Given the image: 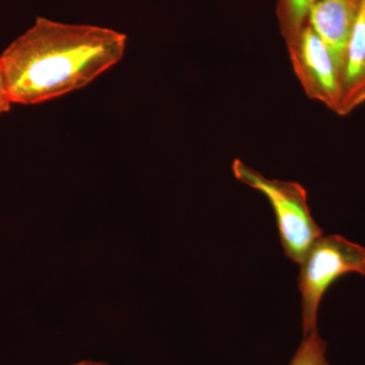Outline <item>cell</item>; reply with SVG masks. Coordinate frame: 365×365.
I'll return each mask as SVG.
<instances>
[{
    "label": "cell",
    "instance_id": "7",
    "mask_svg": "<svg viewBox=\"0 0 365 365\" xmlns=\"http://www.w3.org/2000/svg\"><path fill=\"white\" fill-rule=\"evenodd\" d=\"M317 0H279L278 16L287 43L294 40L307 24L309 9Z\"/></svg>",
    "mask_w": 365,
    "mask_h": 365
},
{
    "label": "cell",
    "instance_id": "3",
    "mask_svg": "<svg viewBox=\"0 0 365 365\" xmlns=\"http://www.w3.org/2000/svg\"><path fill=\"white\" fill-rule=\"evenodd\" d=\"M299 266V289L304 337L318 331L319 307L329 288L347 274L365 276V248L342 235H322L307 250Z\"/></svg>",
    "mask_w": 365,
    "mask_h": 365
},
{
    "label": "cell",
    "instance_id": "10",
    "mask_svg": "<svg viewBox=\"0 0 365 365\" xmlns=\"http://www.w3.org/2000/svg\"><path fill=\"white\" fill-rule=\"evenodd\" d=\"M71 365H109L105 364V362H97V361H88V360H85V361L78 362V364H74Z\"/></svg>",
    "mask_w": 365,
    "mask_h": 365
},
{
    "label": "cell",
    "instance_id": "5",
    "mask_svg": "<svg viewBox=\"0 0 365 365\" xmlns=\"http://www.w3.org/2000/svg\"><path fill=\"white\" fill-rule=\"evenodd\" d=\"M362 0H317L309 9L307 25L323 41L340 72Z\"/></svg>",
    "mask_w": 365,
    "mask_h": 365
},
{
    "label": "cell",
    "instance_id": "6",
    "mask_svg": "<svg viewBox=\"0 0 365 365\" xmlns=\"http://www.w3.org/2000/svg\"><path fill=\"white\" fill-rule=\"evenodd\" d=\"M365 104V0L346 50L341 72V116Z\"/></svg>",
    "mask_w": 365,
    "mask_h": 365
},
{
    "label": "cell",
    "instance_id": "9",
    "mask_svg": "<svg viewBox=\"0 0 365 365\" xmlns=\"http://www.w3.org/2000/svg\"><path fill=\"white\" fill-rule=\"evenodd\" d=\"M11 104H13V102H11V97H9L6 78H4V71H2L1 66H0V115L9 112Z\"/></svg>",
    "mask_w": 365,
    "mask_h": 365
},
{
    "label": "cell",
    "instance_id": "4",
    "mask_svg": "<svg viewBox=\"0 0 365 365\" xmlns=\"http://www.w3.org/2000/svg\"><path fill=\"white\" fill-rule=\"evenodd\" d=\"M290 61L307 97L339 113L341 72L318 35L309 25L287 43Z\"/></svg>",
    "mask_w": 365,
    "mask_h": 365
},
{
    "label": "cell",
    "instance_id": "8",
    "mask_svg": "<svg viewBox=\"0 0 365 365\" xmlns=\"http://www.w3.org/2000/svg\"><path fill=\"white\" fill-rule=\"evenodd\" d=\"M327 344L318 331L304 336L290 365H330L326 359Z\"/></svg>",
    "mask_w": 365,
    "mask_h": 365
},
{
    "label": "cell",
    "instance_id": "1",
    "mask_svg": "<svg viewBox=\"0 0 365 365\" xmlns=\"http://www.w3.org/2000/svg\"><path fill=\"white\" fill-rule=\"evenodd\" d=\"M127 36L38 16L0 55L13 104L36 105L81 90L124 56Z\"/></svg>",
    "mask_w": 365,
    "mask_h": 365
},
{
    "label": "cell",
    "instance_id": "2",
    "mask_svg": "<svg viewBox=\"0 0 365 365\" xmlns=\"http://www.w3.org/2000/svg\"><path fill=\"white\" fill-rule=\"evenodd\" d=\"M232 170L237 181L266 197L275 215L285 256L299 264L307 250L323 235L312 215L306 189L297 182L268 179L240 160H234Z\"/></svg>",
    "mask_w": 365,
    "mask_h": 365
}]
</instances>
